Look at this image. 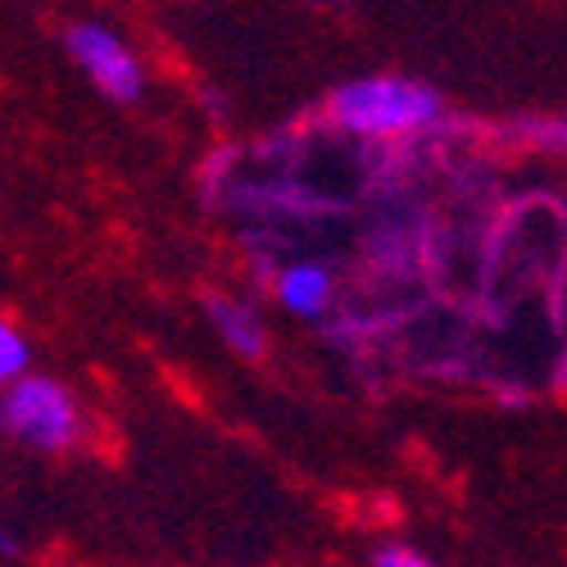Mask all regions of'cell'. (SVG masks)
<instances>
[{
  "mask_svg": "<svg viewBox=\"0 0 567 567\" xmlns=\"http://www.w3.org/2000/svg\"><path fill=\"white\" fill-rule=\"evenodd\" d=\"M322 118L354 141L400 146V141H417L445 123V96L422 78L368 73V78L341 82L327 96Z\"/></svg>",
  "mask_w": 567,
  "mask_h": 567,
  "instance_id": "1",
  "label": "cell"
},
{
  "mask_svg": "<svg viewBox=\"0 0 567 567\" xmlns=\"http://www.w3.org/2000/svg\"><path fill=\"white\" fill-rule=\"evenodd\" d=\"M0 427L32 454H69L86 432V413L60 377L28 372L0 395Z\"/></svg>",
  "mask_w": 567,
  "mask_h": 567,
  "instance_id": "2",
  "label": "cell"
},
{
  "mask_svg": "<svg viewBox=\"0 0 567 567\" xmlns=\"http://www.w3.org/2000/svg\"><path fill=\"white\" fill-rule=\"evenodd\" d=\"M64 51L73 69L114 105H136L146 96V64L132 51V41L101 19H78L64 28Z\"/></svg>",
  "mask_w": 567,
  "mask_h": 567,
  "instance_id": "3",
  "label": "cell"
},
{
  "mask_svg": "<svg viewBox=\"0 0 567 567\" xmlns=\"http://www.w3.org/2000/svg\"><path fill=\"white\" fill-rule=\"evenodd\" d=\"M272 305H281V313H291L300 322H327L337 313L341 300V281L337 268L327 259H287L272 268Z\"/></svg>",
  "mask_w": 567,
  "mask_h": 567,
  "instance_id": "4",
  "label": "cell"
},
{
  "mask_svg": "<svg viewBox=\"0 0 567 567\" xmlns=\"http://www.w3.org/2000/svg\"><path fill=\"white\" fill-rule=\"evenodd\" d=\"M205 318H209V327H214V337H218L236 359H264V354H268V318L259 313L255 300L214 291V296L205 300Z\"/></svg>",
  "mask_w": 567,
  "mask_h": 567,
  "instance_id": "5",
  "label": "cell"
},
{
  "mask_svg": "<svg viewBox=\"0 0 567 567\" xmlns=\"http://www.w3.org/2000/svg\"><path fill=\"white\" fill-rule=\"evenodd\" d=\"M28 372H32V341H28V332L14 318H6L0 322V382L10 386Z\"/></svg>",
  "mask_w": 567,
  "mask_h": 567,
  "instance_id": "6",
  "label": "cell"
},
{
  "mask_svg": "<svg viewBox=\"0 0 567 567\" xmlns=\"http://www.w3.org/2000/svg\"><path fill=\"white\" fill-rule=\"evenodd\" d=\"M368 567H441L432 554H422L413 545H400V540H386L368 554Z\"/></svg>",
  "mask_w": 567,
  "mask_h": 567,
  "instance_id": "7",
  "label": "cell"
},
{
  "mask_svg": "<svg viewBox=\"0 0 567 567\" xmlns=\"http://www.w3.org/2000/svg\"><path fill=\"white\" fill-rule=\"evenodd\" d=\"M527 141L549 155H567V118H536L527 127Z\"/></svg>",
  "mask_w": 567,
  "mask_h": 567,
  "instance_id": "8",
  "label": "cell"
},
{
  "mask_svg": "<svg viewBox=\"0 0 567 567\" xmlns=\"http://www.w3.org/2000/svg\"><path fill=\"white\" fill-rule=\"evenodd\" d=\"M0 554H6V558H19V540L6 532V536H0Z\"/></svg>",
  "mask_w": 567,
  "mask_h": 567,
  "instance_id": "9",
  "label": "cell"
}]
</instances>
